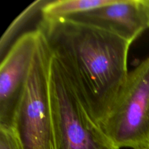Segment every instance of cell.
Masks as SVG:
<instances>
[{
    "instance_id": "1",
    "label": "cell",
    "mask_w": 149,
    "mask_h": 149,
    "mask_svg": "<svg viewBox=\"0 0 149 149\" xmlns=\"http://www.w3.org/2000/svg\"><path fill=\"white\" fill-rule=\"evenodd\" d=\"M36 29L90 114L101 125L129 74L130 42L67 18H42Z\"/></svg>"
},
{
    "instance_id": "2",
    "label": "cell",
    "mask_w": 149,
    "mask_h": 149,
    "mask_svg": "<svg viewBox=\"0 0 149 149\" xmlns=\"http://www.w3.org/2000/svg\"><path fill=\"white\" fill-rule=\"evenodd\" d=\"M40 32V31H39ZM52 54L40 32L13 128L22 149H56L49 96Z\"/></svg>"
},
{
    "instance_id": "3",
    "label": "cell",
    "mask_w": 149,
    "mask_h": 149,
    "mask_svg": "<svg viewBox=\"0 0 149 149\" xmlns=\"http://www.w3.org/2000/svg\"><path fill=\"white\" fill-rule=\"evenodd\" d=\"M49 96L56 149H119L90 114L53 55Z\"/></svg>"
},
{
    "instance_id": "4",
    "label": "cell",
    "mask_w": 149,
    "mask_h": 149,
    "mask_svg": "<svg viewBox=\"0 0 149 149\" xmlns=\"http://www.w3.org/2000/svg\"><path fill=\"white\" fill-rule=\"evenodd\" d=\"M100 126L119 149L149 147V57L129 71Z\"/></svg>"
},
{
    "instance_id": "5",
    "label": "cell",
    "mask_w": 149,
    "mask_h": 149,
    "mask_svg": "<svg viewBox=\"0 0 149 149\" xmlns=\"http://www.w3.org/2000/svg\"><path fill=\"white\" fill-rule=\"evenodd\" d=\"M40 32L23 33L13 42L0 65V128L13 129L36 53Z\"/></svg>"
},
{
    "instance_id": "6",
    "label": "cell",
    "mask_w": 149,
    "mask_h": 149,
    "mask_svg": "<svg viewBox=\"0 0 149 149\" xmlns=\"http://www.w3.org/2000/svg\"><path fill=\"white\" fill-rule=\"evenodd\" d=\"M67 19L111 32L130 43L148 29L140 0H115Z\"/></svg>"
},
{
    "instance_id": "7",
    "label": "cell",
    "mask_w": 149,
    "mask_h": 149,
    "mask_svg": "<svg viewBox=\"0 0 149 149\" xmlns=\"http://www.w3.org/2000/svg\"><path fill=\"white\" fill-rule=\"evenodd\" d=\"M114 1L115 0H49L42 9V18L49 20L67 18L112 4Z\"/></svg>"
},
{
    "instance_id": "8",
    "label": "cell",
    "mask_w": 149,
    "mask_h": 149,
    "mask_svg": "<svg viewBox=\"0 0 149 149\" xmlns=\"http://www.w3.org/2000/svg\"><path fill=\"white\" fill-rule=\"evenodd\" d=\"M48 1L49 0H38L33 1L29 7H26L10 24L1 38L0 52L1 59L4 58V55H5V51L7 52L13 44V39L15 37L16 34L21 30L22 28L24 27L25 25L32 18L33 15H35L38 12L41 13L42 9Z\"/></svg>"
},
{
    "instance_id": "9",
    "label": "cell",
    "mask_w": 149,
    "mask_h": 149,
    "mask_svg": "<svg viewBox=\"0 0 149 149\" xmlns=\"http://www.w3.org/2000/svg\"><path fill=\"white\" fill-rule=\"evenodd\" d=\"M0 149H22L14 130L0 128Z\"/></svg>"
},
{
    "instance_id": "10",
    "label": "cell",
    "mask_w": 149,
    "mask_h": 149,
    "mask_svg": "<svg viewBox=\"0 0 149 149\" xmlns=\"http://www.w3.org/2000/svg\"><path fill=\"white\" fill-rule=\"evenodd\" d=\"M141 8L145 17L146 22L148 28H149V0H140Z\"/></svg>"
},
{
    "instance_id": "11",
    "label": "cell",
    "mask_w": 149,
    "mask_h": 149,
    "mask_svg": "<svg viewBox=\"0 0 149 149\" xmlns=\"http://www.w3.org/2000/svg\"><path fill=\"white\" fill-rule=\"evenodd\" d=\"M143 149H149V147H147V148H143Z\"/></svg>"
}]
</instances>
